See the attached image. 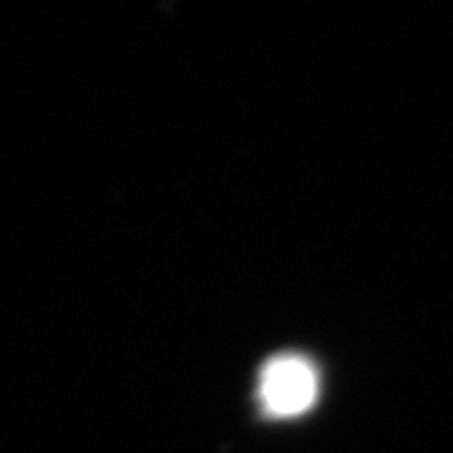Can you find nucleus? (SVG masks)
Here are the masks:
<instances>
[{
	"instance_id": "1",
	"label": "nucleus",
	"mask_w": 453,
	"mask_h": 453,
	"mask_svg": "<svg viewBox=\"0 0 453 453\" xmlns=\"http://www.w3.org/2000/svg\"><path fill=\"white\" fill-rule=\"evenodd\" d=\"M318 372L300 356L273 357L259 375V401L275 418H295L318 398Z\"/></svg>"
}]
</instances>
